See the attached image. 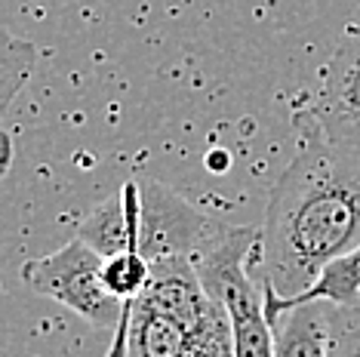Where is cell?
<instances>
[{"instance_id": "obj_8", "label": "cell", "mask_w": 360, "mask_h": 357, "mask_svg": "<svg viewBox=\"0 0 360 357\" xmlns=\"http://www.w3.org/2000/svg\"><path fill=\"white\" fill-rule=\"evenodd\" d=\"M139 216H142V185L124 182L117 197L105 200L80 222L77 234L108 259L124 249H139Z\"/></svg>"}, {"instance_id": "obj_10", "label": "cell", "mask_w": 360, "mask_h": 357, "mask_svg": "<svg viewBox=\"0 0 360 357\" xmlns=\"http://www.w3.org/2000/svg\"><path fill=\"white\" fill-rule=\"evenodd\" d=\"M151 262L139 249H124L105 259V287L111 290L120 302H129L148 287Z\"/></svg>"}, {"instance_id": "obj_13", "label": "cell", "mask_w": 360, "mask_h": 357, "mask_svg": "<svg viewBox=\"0 0 360 357\" xmlns=\"http://www.w3.org/2000/svg\"><path fill=\"white\" fill-rule=\"evenodd\" d=\"M127 336H129V302L124 305V314H120L117 327L111 330V345L105 357H127Z\"/></svg>"}, {"instance_id": "obj_5", "label": "cell", "mask_w": 360, "mask_h": 357, "mask_svg": "<svg viewBox=\"0 0 360 357\" xmlns=\"http://www.w3.org/2000/svg\"><path fill=\"white\" fill-rule=\"evenodd\" d=\"M299 139L360 151V37L342 40L321 71L314 96L292 111Z\"/></svg>"}, {"instance_id": "obj_14", "label": "cell", "mask_w": 360, "mask_h": 357, "mask_svg": "<svg viewBox=\"0 0 360 357\" xmlns=\"http://www.w3.org/2000/svg\"><path fill=\"white\" fill-rule=\"evenodd\" d=\"M357 302H360V296H357Z\"/></svg>"}, {"instance_id": "obj_3", "label": "cell", "mask_w": 360, "mask_h": 357, "mask_svg": "<svg viewBox=\"0 0 360 357\" xmlns=\"http://www.w3.org/2000/svg\"><path fill=\"white\" fill-rule=\"evenodd\" d=\"M256 228L225 225V231L194 256L200 280L228 311L234 332V357H274V330L268 320L262 280L250 278V259L259 256Z\"/></svg>"}, {"instance_id": "obj_4", "label": "cell", "mask_w": 360, "mask_h": 357, "mask_svg": "<svg viewBox=\"0 0 360 357\" xmlns=\"http://www.w3.org/2000/svg\"><path fill=\"white\" fill-rule=\"evenodd\" d=\"M22 280L34 293L71 308L96 330H114L127 305L105 287V256L80 234L56 253L28 259L22 265Z\"/></svg>"}, {"instance_id": "obj_9", "label": "cell", "mask_w": 360, "mask_h": 357, "mask_svg": "<svg viewBox=\"0 0 360 357\" xmlns=\"http://www.w3.org/2000/svg\"><path fill=\"white\" fill-rule=\"evenodd\" d=\"M262 293H265L268 302H277V305H299V302H314V299H326V302H335V305L357 302V296H360V247L354 253L342 256L339 262H333L321 278H317L314 287L305 290L302 296L281 299L274 293V287H268L265 280H262Z\"/></svg>"}, {"instance_id": "obj_6", "label": "cell", "mask_w": 360, "mask_h": 357, "mask_svg": "<svg viewBox=\"0 0 360 357\" xmlns=\"http://www.w3.org/2000/svg\"><path fill=\"white\" fill-rule=\"evenodd\" d=\"M225 231V222L188 204L182 194L160 182L142 185V216H139V249L148 262L160 259H194Z\"/></svg>"}, {"instance_id": "obj_1", "label": "cell", "mask_w": 360, "mask_h": 357, "mask_svg": "<svg viewBox=\"0 0 360 357\" xmlns=\"http://www.w3.org/2000/svg\"><path fill=\"white\" fill-rule=\"evenodd\" d=\"M360 247V151L302 139L277 178L259 238L262 280L281 299L302 296Z\"/></svg>"}, {"instance_id": "obj_7", "label": "cell", "mask_w": 360, "mask_h": 357, "mask_svg": "<svg viewBox=\"0 0 360 357\" xmlns=\"http://www.w3.org/2000/svg\"><path fill=\"white\" fill-rule=\"evenodd\" d=\"M330 305L326 299L299 305H277L265 299L274 330V357H333L330 351Z\"/></svg>"}, {"instance_id": "obj_2", "label": "cell", "mask_w": 360, "mask_h": 357, "mask_svg": "<svg viewBox=\"0 0 360 357\" xmlns=\"http://www.w3.org/2000/svg\"><path fill=\"white\" fill-rule=\"evenodd\" d=\"M127 357H234L228 311L200 280L194 259L151 262V280L129 299Z\"/></svg>"}, {"instance_id": "obj_12", "label": "cell", "mask_w": 360, "mask_h": 357, "mask_svg": "<svg viewBox=\"0 0 360 357\" xmlns=\"http://www.w3.org/2000/svg\"><path fill=\"white\" fill-rule=\"evenodd\" d=\"M330 351L333 357H360V302L330 305Z\"/></svg>"}, {"instance_id": "obj_11", "label": "cell", "mask_w": 360, "mask_h": 357, "mask_svg": "<svg viewBox=\"0 0 360 357\" xmlns=\"http://www.w3.org/2000/svg\"><path fill=\"white\" fill-rule=\"evenodd\" d=\"M37 65V50L25 40L13 37L10 31H4V56H0V86H4V111L13 105L15 93L28 84L31 71Z\"/></svg>"}]
</instances>
